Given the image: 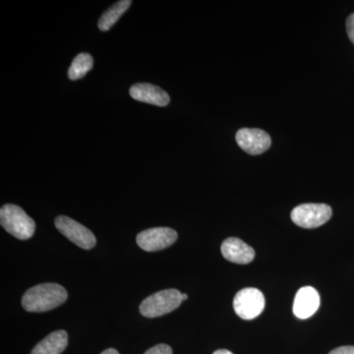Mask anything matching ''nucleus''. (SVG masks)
Instances as JSON below:
<instances>
[{
  "label": "nucleus",
  "mask_w": 354,
  "mask_h": 354,
  "mask_svg": "<svg viewBox=\"0 0 354 354\" xmlns=\"http://www.w3.org/2000/svg\"><path fill=\"white\" fill-rule=\"evenodd\" d=\"M68 295L64 286L58 283H41L26 291L22 297L23 308L28 312L50 311L66 301Z\"/></svg>",
  "instance_id": "obj_1"
},
{
  "label": "nucleus",
  "mask_w": 354,
  "mask_h": 354,
  "mask_svg": "<svg viewBox=\"0 0 354 354\" xmlns=\"http://www.w3.org/2000/svg\"><path fill=\"white\" fill-rule=\"evenodd\" d=\"M0 223L8 234L20 241L31 239L36 230V223L16 205H4L0 209Z\"/></svg>",
  "instance_id": "obj_2"
},
{
  "label": "nucleus",
  "mask_w": 354,
  "mask_h": 354,
  "mask_svg": "<svg viewBox=\"0 0 354 354\" xmlns=\"http://www.w3.org/2000/svg\"><path fill=\"white\" fill-rule=\"evenodd\" d=\"M183 301V293L174 288L158 291L142 301L140 313L147 318H157L178 308Z\"/></svg>",
  "instance_id": "obj_3"
},
{
  "label": "nucleus",
  "mask_w": 354,
  "mask_h": 354,
  "mask_svg": "<svg viewBox=\"0 0 354 354\" xmlns=\"http://www.w3.org/2000/svg\"><path fill=\"white\" fill-rule=\"evenodd\" d=\"M291 220L298 227L316 228L327 223L332 216V209L327 204H302L291 212Z\"/></svg>",
  "instance_id": "obj_4"
},
{
  "label": "nucleus",
  "mask_w": 354,
  "mask_h": 354,
  "mask_svg": "<svg viewBox=\"0 0 354 354\" xmlns=\"http://www.w3.org/2000/svg\"><path fill=\"white\" fill-rule=\"evenodd\" d=\"M235 313L244 320H253L265 308V297L257 288H247L237 292L234 299Z\"/></svg>",
  "instance_id": "obj_5"
},
{
  "label": "nucleus",
  "mask_w": 354,
  "mask_h": 354,
  "mask_svg": "<svg viewBox=\"0 0 354 354\" xmlns=\"http://www.w3.org/2000/svg\"><path fill=\"white\" fill-rule=\"evenodd\" d=\"M55 225L60 234H64L77 246L88 250L95 245L97 241L95 235L78 221L72 220L68 216H59L55 218Z\"/></svg>",
  "instance_id": "obj_6"
},
{
  "label": "nucleus",
  "mask_w": 354,
  "mask_h": 354,
  "mask_svg": "<svg viewBox=\"0 0 354 354\" xmlns=\"http://www.w3.org/2000/svg\"><path fill=\"white\" fill-rule=\"evenodd\" d=\"M177 232L169 227H153L137 235V244L147 252L164 250L177 239Z\"/></svg>",
  "instance_id": "obj_7"
},
{
  "label": "nucleus",
  "mask_w": 354,
  "mask_h": 354,
  "mask_svg": "<svg viewBox=\"0 0 354 354\" xmlns=\"http://www.w3.org/2000/svg\"><path fill=\"white\" fill-rule=\"evenodd\" d=\"M237 144L242 150L250 155H260L271 146V137L261 129H250V128H242L235 135Z\"/></svg>",
  "instance_id": "obj_8"
},
{
  "label": "nucleus",
  "mask_w": 354,
  "mask_h": 354,
  "mask_svg": "<svg viewBox=\"0 0 354 354\" xmlns=\"http://www.w3.org/2000/svg\"><path fill=\"white\" fill-rule=\"evenodd\" d=\"M320 295L312 286H304L297 291L293 302V313L297 318L308 319L316 313L320 307Z\"/></svg>",
  "instance_id": "obj_9"
},
{
  "label": "nucleus",
  "mask_w": 354,
  "mask_h": 354,
  "mask_svg": "<svg viewBox=\"0 0 354 354\" xmlns=\"http://www.w3.org/2000/svg\"><path fill=\"white\" fill-rule=\"evenodd\" d=\"M221 254L230 262L245 265L252 262L255 258V251L252 247L236 237L225 239L221 244Z\"/></svg>",
  "instance_id": "obj_10"
},
{
  "label": "nucleus",
  "mask_w": 354,
  "mask_h": 354,
  "mask_svg": "<svg viewBox=\"0 0 354 354\" xmlns=\"http://www.w3.org/2000/svg\"><path fill=\"white\" fill-rule=\"evenodd\" d=\"M129 93L135 101L146 102L153 106H165L171 102V97L165 91L152 84H135L130 88Z\"/></svg>",
  "instance_id": "obj_11"
},
{
  "label": "nucleus",
  "mask_w": 354,
  "mask_h": 354,
  "mask_svg": "<svg viewBox=\"0 0 354 354\" xmlns=\"http://www.w3.org/2000/svg\"><path fill=\"white\" fill-rule=\"evenodd\" d=\"M68 344V335L64 330H55L39 342L31 354H62Z\"/></svg>",
  "instance_id": "obj_12"
},
{
  "label": "nucleus",
  "mask_w": 354,
  "mask_h": 354,
  "mask_svg": "<svg viewBox=\"0 0 354 354\" xmlns=\"http://www.w3.org/2000/svg\"><path fill=\"white\" fill-rule=\"evenodd\" d=\"M131 3V0H121V1L116 2L113 6L109 7L108 10L102 14L99 23H97L100 30L102 32L109 31L120 20L121 16L129 8Z\"/></svg>",
  "instance_id": "obj_13"
},
{
  "label": "nucleus",
  "mask_w": 354,
  "mask_h": 354,
  "mask_svg": "<svg viewBox=\"0 0 354 354\" xmlns=\"http://www.w3.org/2000/svg\"><path fill=\"white\" fill-rule=\"evenodd\" d=\"M93 65H94V59H93L92 55L88 53H80L77 55L69 68L70 80L75 81L83 78L93 68Z\"/></svg>",
  "instance_id": "obj_14"
},
{
  "label": "nucleus",
  "mask_w": 354,
  "mask_h": 354,
  "mask_svg": "<svg viewBox=\"0 0 354 354\" xmlns=\"http://www.w3.org/2000/svg\"><path fill=\"white\" fill-rule=\"evenodd\" d=\"M144 354H172V349L167 344H160L148 349Z\"/></svg>",
  "instance_id": "obj_15"
},
{
  "label": "nucleus",
  "mask_w": 354,
  "mask_h": 354,
  "mask_svg": "<svg viewBox=\"0 0 354 354\" xmlns=\"http://www.w3.org/2000/svg\"><path fill=\"white\" fill-rule=\"evenodd\" d=\"M346 31H348L349 39L354 44V13L351 14L346 20Z\"/></svg>",
  "instance_id": "obj_16"
},
{
  "label": "nucleus",
  "mask_w": 354,
  "mask_h": 354,
  "mask_svg": "<svg viewBox=\"0 0 354 354\" xmlns=\"http://www.w3.org/2000/svg\"><path fill=\"white\" fill-rule=\"evenodd\" d=\"M329 354H354V346H339V348L333 349Z\"/></svg>",
  "instance_id": "obj_17"
},
{
  "label": "nucleus",
  "mask_w": 354,
  "mask_h": 354,
  "mask_svg": "<svg viewBox=\"0 0 354 354\" xmlns=\"http://www.w3.org/2000/svg\"><path fill=\"white\" fill-rule=\"evenodd\" d=\"M101 354H120L116 349L114 348H109L106 349V351H102Z\"/></svg>",
  "instance_id": "obj_18"
},
{
  "label": "nucleus",
  "mask_w": 354,
  "mask_h": 354,
  "mask_svg": "<svg viewBox=\"0 0 354 354\" xmlns=\"http://www.w3.org/2000/svg\"><path fill=\"white\" fill-rule=\"evenodd\" d=\"M213 354H234L232 351H227V349H218V351H215Z\"/></svg>",
  "instance_id": "obj_19"
},
{
  "label": "nucleus",
  "mask_w": 354,
  "mask_h": 354,
  "mask_svg": "<svg viewBox=\"0 0 354 354\" xmlns=\"http://www.w3.org/2000/svg\"><path fill=\"white\" fill-rule=\"evenodd\" d=\"M187 295H185V293H183V300L184 301V300H186L187 299Z\"/></svg>",
  "instance_id": "obj_20"
}]
</instances>
